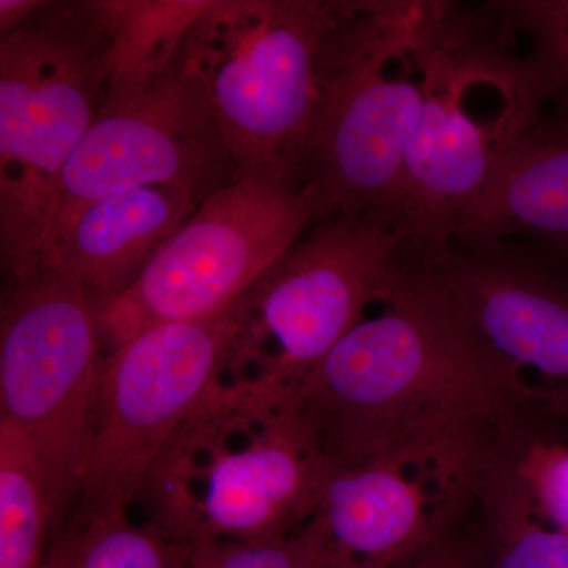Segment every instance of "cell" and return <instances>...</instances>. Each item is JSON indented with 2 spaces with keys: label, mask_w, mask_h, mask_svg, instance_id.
<instances>
[{
  "label": "cell",
  "mask_w": 568,
  "mask_h": 568,
  "mask_svg": "<svg viewBox=\"0 0 568 568\" xmlns=\"http://www.w3.org/2000/svg\"><path fill=\"white\" fill-rule=\"evenodd\" d=\"M328 462L463 437L540 409L433 264L403 250L364 312L294 395Z\"/></svg>",
  "instance_id": "cell-1"
},
{
  "label": "cell",
  "mask_w": 568,
  "mask_h": 568,
  "mask_svg": "<svg viewBox=\"0 0 568 568\" xmlns=\"http://www.w3.org/2000/svg\"><path fill=\"white\" fill-rule=\"evenodd\" d=\"M294 398L216 379L153 463L140 504L171 544L276 540L308 525L328 473Z\"/></svg>",
  "instance_id": "cell-2"
},
{
  "label": "cell",
  "mask_w": 568,
  "mask_h": 568,
  "mask_svg": "<svg viewBox=\"0 0 568 568\" xmlns=\"http://www.w3.org/2000/svg\"><path fill=\"white\" fill-rule=\"evenodd\" d=\"M437 2H339L320 63L301 189L317 222L392 223L420 122Z\"/></svg>",
  "instance_id": "cell-3"
},
{
  "label": "cell",
  "mask_w": 568,
  "mask_h": 568,
  "mask_svg": "<svg viewBox=\"0 0 568 568\" xmlns=\"http://www.w3.org/2000/svg\"><path fill=\"white\" fill-rule=\"evenodd\" d=\"M500 21L504 32H496L485 18L437 3L420 122L392 213L407 248L447 246L508 152L544 119L547 88L529 55L507 43Z\"/></svg>",
  "instance_id": "cell-4"
},
{
  "label": "cell",
  "mask_w": 568,
  "mask_h": 568,
  "mask_svg": "<svg viewBox=\"0 0 568 568\" xmlns=\"http://www.w3.org/2000/svg\"><path fill=\"white\" fill-rule=\"evenodd\" d=\"M111 41L89 2H41L0 33V261L10 278L41 267L67 163L110 85Z\"/></svg>",
  "instance_id": "cell-5"
},
{
  "label": "cell",
  "mask_w": 568,
  "mask_h": 568,
  "mask_svg": "<svg viewBox=\"0 0 568 568\" xmlns=\"http://www.w3.org/2000/svg\"><path fill=\"white\" fill-rule=\"evenodd\" d=\"M339 2L212 0L183 43L239 173L301 185L320 63Z\"/></svg>",
  "instance_id": "cell-6"
},
{
  "label": "cell",
  "mask_w": 568,
  "mask_h": 568,
  "mask_svg": "<svg viewBox=\"0 0 568 568\" xmlns=\"http://www.w3.org/2000/svg\"><path fill=\"white\" fill-rule=\"evenodd\" d=\"M406 245L405 231L383 220L317 222L233 305L237 331L219 379L294 398Z\"/></svg>",
  "instance_id": "cell-7"
},
{
  "label": "cell",
  "mask_w": 568,
  "mask_h": 568,
  "mask_svg": "<svg viewBox=\"0 0 568 568\" xmlns=\"http://www.w3.org/2000/svg\"><path fill=\"white\" fill-rule=\"evenodd\" d=\"M108 355L99 305L78 284L50 268L10 278L0 315V418L31 440L47 469L52 536L80 499Z\"/></svg>",
  "instance_id": "cell-8"
},
{
  "label": "cell",
  "mask_w": 568,
  "mask_h": 568,
  "mask_svg": "<svg viewBox=\"0 0 568 568\" xmlns=\"http://www.w3.org/2000/svg\"><path fill=\"white\" fill-rule=\"evenodd\" d=\"M317 223L297 182L242 174L212 193L129 290L99 305L108 351L156 325L226 312Z\"/></svg>",
  "instance_id": "cell-9"
},
{
  "label": "cell",
  "mask_w": 568,
  "mask_h": 568,
  "mask_svg": "<svg viewBox=\"0 0 568 568\" xmlns=\"http://www.w3.org/2000/svg\"><path fill=\"white\" fill-rule=\"evenodd\" d=\"M235 331L231 306L205 320L156 325L111 351L71 517L130 514L153 463L219 379Z\"/></svg>",
  "instance_id": "cell-10"
},
{
  "label": "cell",
  "mask_w": 568,
  "mask_h": 568,
  "mask_svg": "<svg viewBox=\"0 0 568 568\" xmlns=\"http://www.w3.org/2000/svg\"><path fill=\"white\" fill-rule=\"evenodd\" d=\"M500 448L484 437L331 463L306 529L332 568H402L446 540Z\"/></svg>",
  "instance_id": "cell-11"
},
{
  "label": "cell",
  "mask_w": 568,
  "mask_h": 568,
  "mask_svg": "<svg viewBox=\"0 0 568 568\" xmlns=\"http://www.w3.org/2000/svg\"><path fill=\"white\" fill-rule=\"evenodd\" d=\"M239 175L182 47L162 69L110 81L91 129L63 170L54 220L88 201L140 186L178 185L205 201Z\"/></svg>",
  "instance_id": "cell-12"
},
{
  "label": "cell",
  "mask_w": 568,
  "mask_h": 568,
  "mask_svg": "<svg viewBox=\"0 0 568 568\" xmlns=\"http://www.w3.org/2000/svg\"><path fill=\"white\" fill-rule=\"evenodd\" d=\"M466 248L418 253L538 407L568 424V284L536 264L504 256L495 245Z\"/></svg>",
  "instance_id": "cell-13"
},
{
  "label": "cell",
  "mask_w": 568,
  "mask_h": 568,
  "mask_svg": "<svg viewBox=\"0 0 568 568\" xmlns=\"http://www.w3.org/2000/svg\"><path fill=\"white\" fill-rule=\"evenodd\" d=\"M204 201L178 185L97 197L52 223L41 267L78 284L97 304L132 286Z\"/></svg>",
  "instance_id": "cell-14"
},
{
  "label": "cell",
  "mask_w": 568,
  "mask_h": 568,
  "mask_svg": "<svg viewBox=\"0 0 568 568\" xmlns=\"http://www.w3.org/2000/svg\"><path fill=\"white\" fill-rule=\"evenodd\" d=\"M515 235L548 245L568 241V115L541 119L517 142L455 224L450 242L500 244Z\"/></svg>",
  "instance_id": "cell-15"
},
{
  "label": "cell",
  "mask_w": 568,
  "mask_h": 568,
  "mask_svg": "<svg viewBox=\"0 0 568 568\" xmlns=\"http://www.w3.org/2000/svg\"><path fill=\"white\" fill-rule=\"evenodd\" d=\"M52 528L54 504L40 455L0 418V568H44Z\"/></svg>",
  "instance_id": "cell-16"
},
{
  "label": "cell",
  "mask_w": 568,
  "mask_h": 568,
  "mask_svg": "<svg viewBox=\"0 0 568 568\" xmlns=\"http://www.w3.org/2000/svg\"><path fill=\"white\" fill-rule=\"evenodd\" d=\"M477 500L488 532V568H568V532L537 514L514 458L497 452Z\"/></svg>",
  "instance_id": "cell-17"
},
{
  "label": "cell",
  "mask_w": 568,
  "mask_h": 568,
  "mask_svg": "<svg viewBox=\"0 0 568 568\" xmlns=\"http://www.w3.org/2000/svg\"><path fill=\"white\" fill-rule=\"evenodd\" d=\"M212 0H95L110 36V81L134 80L168 65Z\"/></svg>",
  "instance_id": "cell-18"
},
{
  "label": "cell",
  "mask_w": 568,
  "mask_h": 568,
  "mask_svg": "<svg viewBox=\"0 0 568 568\" xmlns=\"http://www.w3.org/2000/svg\"><path fill=\"white\" fill-rule=\"evenodd\" d=\"M185 549L130 514L71 517L51 537L44 568H185Z\"/></svg>",
  "instance_id": "cell-19"
},
{
  "label": "cell",
  "mask_w": 568,
  "mask_h": 568,
  "mask_svg": "<svg viewBox=\"0 0 568 568\" xmlns=\"http://www.w3.org/2000/svg\"><path fill=\"white\" fill-rule=\"evenodd\" d=\"M495 6L514 31L528 37L529 58L549 102L556 103L559 115H568V0H515Z\"/></svg>",
  "instance_id": "cell-20"
},
{
  "label": "cell",
  "mask_w": 568,
  "mask_h": 568,
  "mask_svg": "<svg viewBox=\"0 0 568 568\" xmlns=\"http://www.w3.org/2000/svg\"><path fill=\"white\" fill-rule=\"evenodd\" d=\"M183 549L189 568H331L306 528L276 540H207Z\"/></svg>",
  "instance_id": "cell-21"
},
{
  "label": "cell",
  "mask_w": 568,
  "mask_h": 568,
  "mask_svg": "<svg viewBox=\"0 0 568 568\" xmlns=\"http://www.w3.org/2000/svg\"><path fill=\"white\" fill-rule=\"evenodd\" d=\"M511 458L540 518L568 532V444L532 440Z\"/></svg>",
  "instance_id": "cell-22"
},
{
  "label": "cell",
  "mask_w": 568,
  "mask_h": 568,
  "mask_svg": "<svg viewBox=\"0 0 568 568\" xmlns=\"http://www.w3.org/2000/svg\"><path fill=\"white\" fill-rule=\"evenodd\" d=\"M402 568H477V562L469 547L447 537Z\"/></svg>",
  "instance_id": "cell-23"
},
{
  "label": "cell",
  "mask_w": 568,
  "mask_h": 568,
  "mask_svg": "<svg viewBox=\"0 0 568 568\" xmlns=\"http://www.w3.org/2000/svg\"><path fill=\"white\" fill-rule=\"evenodd\" d=\"M43 0H0V33L13 31L39 9Z\"/></svg>",
  "instance_id": "cell-24"
},
{
  "label": "cell",
  "mask_w": 568,
  "mask_h": 568,
  "mask_svg": "<svg viewBox=\"0 0 568 568\" xmlns=\"http://www.w3.org/2000/svg\"><path fill=\"white\" fill-rule=\"evenodd\" d=\"M555 248V252L558 253L560 260L564 261L568 265V241L562 242V244L551 245Z\"/></svg>",
  "instance_id": "cell-25"
},
{
  "label": "cell",
  "mask_w": 568,
  "mask_h": 568,
  "mask_svg": "<svg viewBox=\"0 0 568 568\" xmlns=\"http://www.w3.org/2000/svg\"><path fill=\"white\" fill-rule=\"evenodd\" d=\"M185 560H186V559H185ZM185 568H189V567H186V566H185Z\"/></svg>",
  "instance_id": "cell-26"
}]
</instances>
